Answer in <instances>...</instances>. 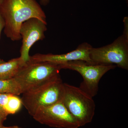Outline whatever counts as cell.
Wrapping results in <instances>:
<instances>
[{
	"label": "cell",
	"instance_id": "obj_3",
	"mask_svg": "<svg viewBox=\"0 0 128 128\" xmlns=\"http://www.w3.org/2000/svg\"><path fill=\"white\" fill-rule=\"evenodd\" d=\"M62 102L80 127L90 123L96 110L92 97L80 88L64 83Z\"/></svg>",
	"mask_w": 128,
	"mask_h": 128
},
{
	"label": "cell",
	"instance_id": "obj_2",
	"mask_svg": "<svg viewBox=\"0 0 128 128\" xmlns=\"http://www.w3.org/2000/svg\"><path fill=\"white\" fill-rule=\"evenodd\" d=\"M64 83L60 75L22 94V105L32 116L38 110L62 101Z\"/></svg>",
	"mask_w": 128,
	"mask_h": 128
},
{
	"label": "cell",
	"instance_id": "obj_14",
	"mask_svg": "<svg viewBox=\"0 0 128 128\" xmlns=\"http://www.w3.org/2000/svg\"><path fill=\"white\" fill-rule=\"evenodd\" d=\"M50 0H40V3L43 6H46L49 3Z\"/></svg>",
	"mask_w": 128,
	"mask_h": 128
},
{
	"label": "cell",
	"instance_id": "obj_5",
	"mask_svg": "<svg viewBox=\"0 0 128 128\" xmlns=\"http://www.w3.org/2000/svg\"><path fill=\"white\" fill-rule=\"evenodd\" d=\"M92 64L114 65L128 69V35L124 34L108 45L92 48L89 53Z\"/></svg>",
	"mask_w": 128,
	"mask_h": 128
},
{
	"label": "cell",
	"instance_id": "obj_7",
	"mask_svg": "<svg viewBox=\"0 0 128 128\" xmlns=\"http://www.w3.org/2000/svg\"><path fill=\"white\" fill-rule=\"evenodd\" d=\"M40 123L56 128H79L77 121L62 101L37 111L32 116Z\"/></svg>",
	"mask_w": 128,
	"mask_h": 128
},
{
	"label": "cell",
	"instance_id": "obj_8",
	"mask_svg": "<svg viewBox=\"0 0 128 128\" xmlns=\"http://www.w3.org/2000/svg\"><path fill=\"white\" fill-rule=\"evenodd\" d=\"M47 24L38 18H33L24 22L21 25L19 32L22 38V44L20 57L24 64L30 59L29 53L31 47L37 41L45 38Z\"/></svg>",
	"mask_w": 128,
	"mask_h": 128
},
{
	"label": "cell",
	"instance_id": "obj_4",
	"mask_svg": "<svg viewBox=\"0 0 128 128\" xmlns=\"http://www.w3.org/2000/svg\"><path fill=\"white\" fill-rule=\"evenodd\" d=\"M61 70L59 64L28 61L21 67L14 78L20 84L23 93L58 75Z\"/></svg>",
	"mask_w": 128,
	"mask_h": 128
},
{
	"label": "cell",
	"instance_id": "obj_13",
	"mask_svg": "<svg viewBox=\"0 0 128 128\" xmlns=\"http://www.w3.org/2000/svg\"><path fill=\"white\" fill-rule=\"evenodd\" d=\"M5 23L4 19L2 18V16L0 14V39L1 38V35L2 32V29L4 28ZM4 62V60H2L0 59V63Z\"/></svg>",
	"mask_w": 128,
	"mask_h": 128
},
{
	"label": "cell",
	"instance_id": "obj_17",
	"mask_svg": "<svg viewBox=\"0 0 128 128\" xmlns=\"http://www.w3.org/2000/svg\"><path fill=\"white\" fill-rule=\"evenodd\" d=\"M3 0H0V5L1 4Z\"/></svg>",
	"mask_w": 128,
	"mask_h": 128
},
{
	"label": "cell",
	"instance_id": "obj_15",
	"mask_svg": "<svg viewBox=\"0 0 128 128\" xmlns=\"http://www.w3.org/2000/svg\"><path fill=\"white\" fill-rule=\"evenodd\" d=\"M6 118H3L2 116H0V127H1L3 125V124L4 121L6 120Z\"/></svg>",
	"mask_w": 128,
	"mask_h": 128
},
{
	"label": "cell",
	"instance_id": "obj_16",
	"mask_svg": "<svg viewBox=\"0 0 128 128\" xmlns=\"http://www.w3.org/2000/svg\"><path fill=\"white\" fill-rule=\"evenodd\" d=\"M0 128H22L20 127H18V126H9V127H5V126H2L0 127Z\"/></svg>",
	"mask_w": 128,
	"mask_h": 128
},
{
	"label": "cell",
	"instance_id": "obj_9",
	"mask_svg": "<svg viewBox=\"0 0 128 128\" xmlns=\"http://www.w3.org/2000/svg\"><path fill=\"white\" fill-rule=\"evenodd\" d=\"M92 47L87 42L80 44L75 50L70 52L60 54H38L30 56L28 61L30 62H48L62 64L70 61L81 60L92 64L89 57L90 50Z\"/></svg>",
	"mask_w": 128,
	"mask_h": 128
},
{
	"label": "cell",
	"instance_id": "obj_1",
	"mask_svg": "<svg viewBox=\"0 0 128 128\" xmlns=\"http://www.w3.org/2000/svg\"><path fill=\"white\" fill-rule=\"evenodd\" d=\"M0 14L5 22V34L12 41L22 38L21 25L28 19L37 18L47 24L45 13L36 0H3Z\"/></svg>",
	"mask_w": 128,
	"mask_h": 128
},
{
	"label": "cell",
	"instance_id": "obj_11",
	"mask_svg": "<svg viewBox=\"0 0 128 128\" xmlns=\"http://www.w3.org/2000/svg\"><path fill=\"white\" fill-rule=\"evenodd\" d=\"M20 57L0 63V80L14 78L24 64Z\"/></svg>",
	"mask_w": 128,
	"mask_h": 128
},
{
	"label": "cell",
	"instance_id": "obj_10",
	"mask_svg": "<svg viewBox=\"0 0 128 128\" xmlns=\"http://www.w3.org/2000/svg\"><path fill=\"white\" fill-rule=\"evenodd\" d=\"M22 105L21 98L11 94H0V116L7 118L9 114H14L20 110Z\"/></svg>",
	"mask_w": 128,
	"mask_h": 128
},
{
	"label": "cell",
	"instance_id": "obj_6",
	"mask_svg": "<svg viewBox=\"0 0 128 128\" xmlns=\"http://www.w3.org/2000/svg\"><path fill=\"white\" fill-rule=\"evenodd\" d=\"M61 69H68L78 72L82 76L83 81L80 88L92 97L98 94V84L102 76L110 70L115 68L114 65L91 64L78 60L60 64Z\"/></svg>",
	"mask_w": 128,
	"mask_h": 128
},
{
	"label": "cell",
	"instance_id": "obj_12",
	"mask_svg": "<svg viewBox=\"0 0 128 128\" xmlns=\"http://www.w3.org/2000/svg\"><path fill=\"white\" fill-rule=\"evenodd\" d=\"M22 93V88L15 78L0 80V94H11L18 96Z\"/></svg>",
	"mask_w": 128,
	"mask_h": 128
}]
</instances>
